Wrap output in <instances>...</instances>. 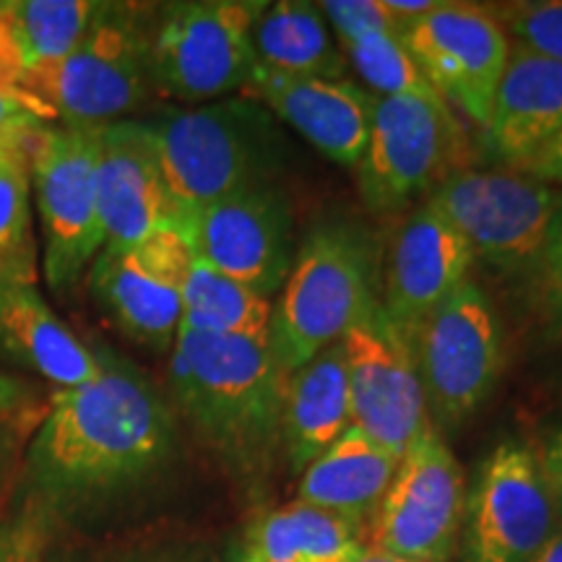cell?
Returning a JSON list of instances; mask_svg holds the SVG:
<instances>
[{"mask_svg": "<svg viewBox=\"0 0 562 562\" xmlns=\"http://www.w3.org/2000/svg\"><path fill=\"white\" fill-rule=\"evenodd\" d=\"M100 375L55 391L30 446V474L47 503L81 510L136 487L175 448V417L157 385L112 349Z\"/></svg>", "mask_w": 562, "mask_h": 562, "instance_id": "cell-1", "label": "cell"}, {"mask_svg": "<svg viewBox=\"0 0 562 562\" xmlns=\"http://www.w3.org/2000/svg\"><path fill=\"white\" fill-rule=\"evenodd\" d=\"M286 372L269 339L209 336L180 326L172 344L175 406L232 472L258 480L281 448Z\"/></svg>", "mask_w": 562, "mask_h": 562, "instance_id": "cell-2", "label": "cell"}, {"mask_svg": "<svg viewBox=\"0 0 562 562\" xmlns=\"http://www.w3.org/2000/svg\"><path fill=\"white\" fill-rule=\"evenodd\" d=\"M146 123L182 214L224 195L271 186L292 157L277 117L245 94Z\"/></svg>", "mask_w": 562, "mask_h": 562, "instance_id": "cell-3", "label": "cell"}, {"mask_svg": "<svg viewBox=\"0 0 562 562\" xmlns=\"http://www.w3.org/2000/svg\"><path fill=\"white\" fill-rule=\"evenodd\" d=\"M378 252L357 224L334 220L307 232L271 307L269 344L286 375L339 344L378 294Z\"/></svg>", "mask_w": 562, "mask_h": 562, "instance_id": "cell-4", "label": "cell"}, {"mask_svg": "<svg viewBox=\"0 0 562 562\" xmlns=\"http://www.w3.org/2000/svg\"><path fill=\"white\" fill-rule=\"evenodd\" d=\"M157 5L100 3L76 50L24 76L26 94L60 125H108L144 108L151 83Z\"/></svg>", "mask_w": 562, "mask_h": 562, "instance_id": "cell-5", "label": "cell"}, {"mask_svg": "<svg viewBox=\"0 0 562 562\" xmlns=\"http://www.w3.org/2000/svg\"><path fill=\"white\" fill-rule=\"evenodd\" d=\"M102 125H45L32 140L30 182L42 224V269L55 294H70L104 248L97 203Z\"/></svg>", "mask_w": 562, "mask_h": 562, "instance_id": "cell-6", "label": "cell"}, {"mask_svg": "<svg viewBox=\"0 0 562 562\" xmlns=\"http://www.w3.org/2000/svg\"><path fill=\"white\" fill-rule=\"evenodd\" d=\"M467 128L442 97H378L357 186L370 211L391 214L467 170Z\"/></svg>", "mask_w": 562, "mask_h": 562, "instance_id": "cell-7", "label": "cell"}, {"mask_svg": "<svg viewBox=\"0 0 562 562\" xmlns=\"http://www.w3.org/2000/svg\"><path fill=\"white\" fill-rule=\"evenodd\" d=\"M261 0H191L157 5L151 32L154 91L186 104L243 91L256 58L250 32Z\"/></svg>", "mask_w": 562, "mask_h": 562, "instance_id": "cell-8", "label": "cell"}, {"mask_svg": "<svg viewBox=\"0 0 562 562\" xmlns=\"http://www.w3.org/2000/svg\"><path fill=\"white\" fill-rule=\"evenodd\" d=\"M427 201L467 240L474 261L524 277L542 250L562 191L521 172L467 167L442 180Z\"/></svg>", "mask_w": 562, "mask_h": 562, "instance_id": "cell-9", "label": "cell"}, {"mask_svg": "<svg viewBox=\"0 0 562 562\" xmlns=\"http://www.w3.org/2000/svg\"><path fill=\"white\" fill-rule=\"evenodd\" d=\"M430 422L456 430L487 402L503 368L497 315L472 279L427 318L414 336Z\"/></svg>", "mask_w": 562, "mask_h": 562, "instance_id": "cell-10", "label": "cell"}, {"mask_svg": "<svg viewBox=\"0 0 562 562\" xmlns=\"http://www.w3.org/2000/svg\"><path fill=\"white\" fill-rule=\"evenodd\" d=\"M341 347L355 427L402 461L412 442L432 427L414 339L375 297L344 334Z\"/></svg>", "mask_w": 562, "mask_h": 562, "instance_id": "cell-11", "label": "cell"}, {"mask_svg": "<svg viewBox=\"0 0 562 562\" xmlns=\"http://www.w3.org/2000/svg\"><path fill=\"white\" fill-rule=\"evenodd\" d=\"M467 490L459 461L430 427L398 461L391 487L364 529V547L409 562H451Z\"/></svg>", "mask_w": 562, "mask_h": 562, "instance_id": "cell-12", "label": "cell"}, {"mask_svg": "<svg viewBox=\"0 0 562 562\" xmlns=\"http://www.w3.org/2000/svg\"><path fill=\"white\" fill-rule=\"evenodd\" d=\"M554 526L537 451L505 440L484 459L467 497L461 562H537Z\"/></svg>", "mask_w": 562, "mask_h": 562, "instance_id": "cell-13", "label": "cell"}, {"mask_svg": "<svg viewBox=\"0 0 562 562\" xmlns=\"http://www.w3.org/2000/svg\"><path fill=\"white\" fill-rule=\"evenodd\" d=\"M193 261L186 232L170 224L131 248H102L89 269V290L128 339L167 351L182 326V281Z\"/></svg>", "mask_w": 562, "mask_h": 562, "instance_id": "cell-14", "label": "cell"}, {"mask_svg": "<svg viewBox=\"0 0 562 562\" xmlns=\"http://www.w3.org/2000/svg\"><path fill=\"white\" fill-rule=\"evenodd\" d=\"M180 227L203 263L273 297L294 263L292 209L277 182L224 195L182 214Z\"/></svg>", "mask_w": 562, "mask_h": 562, "instance_id": "cell-15", "label": "cell"}, {"mask_svg": "<svg viewBox=\"0 0 562 562\" xmlns=\"http://www.w3.org/2000/svg\"><path fill=\"white\" fill-rule=\"evenodd\" d=\"M402 40L430 87L484 133L510 58L501 21L484 5L442 0L422 19L406 21Z\"/></svg>", "mask_w": 562, "mask_h": 562, "instance_id": "cell-16", "label": "cell"}, {"mask_svg": "<svg viewBox=\"0 0 562 562\" xmlns=\"http://www.w3.org/2000/svg\"><path fill=\"white\" fill-rule=\"evenodd\" d=\"M97 203L104 248H131L151 232L180 224L182 209L161 172L146 121L125 117L100 128Z\"/></svg>", "mask_w": 562, "mask_h": 562, "instance_id": "cell-17", "label": "cell"}, {"mask_svg": "<svg viewBox=\"0 0 562 562\" xmlns=\"http://www.w3.org/2000/svg\"><path fill=\"white\" fill-rule=\"evenodd\" d=\"M474 256L456 227L430 201L419 203L393 235L383 273V307L406 334L469 281Z\"/></svg>", "mask_w": 562, "mask_h": 562, "instance_id": "cell-18", "label": "cell"}, {"mask_svg": "<svg viewBox=\"0 0 562 562\" xmlns=\"http://www.w3.org/2000/svg\"><path fill=\"white\" fill-rule=\"evenodd\" d=\"M243 94L297 131L323 157L357 170L378 97L351 79L286 76L252 66Z\"/></svg>", "mask_w": 562, "mask_h": 562, "instance_id": "cell-19", "label": "cell"}, {"mask_svg": "<svg viewBox=\"0 0 562 562\" xmlns=\"http://www.w3.org/2000/svg\"><path fill=\"white\" fill-rule=\"evenodd\" d=\"M562 128V63L510 42L482 149L495 165L518 172Z\"/></svg>", "mask_w": 562, "mask_h": 562, "instance_id": "cell-20", "label": "cell"}, {"mask_svg": "<svg viewBox=\"0 0 562 562\" xmlns=\"http://www.w3.org/2000/svg\"><path fill=\"white\" fill-rule=\"evenodd\" d=\"M351 398L344 347L331 344L286 378L281 448L292 472H305L349 427Z\"/></svg>", "mask_w": 562, "mask_h": 562, "instance_id": "cell-21", "label": "cell"}, {"mask_svg": "<svg viewBox=\"0 0 562 562\" xmlns=\"http://www.w3.org/2000/svg\"><path fill=\"white\" fill-rule=\"evenodd\" d=\"M0 347L24 368L63 389L100 375V357L63 323L37 286L0 290Z\"/></svg>", "mask_w": 562, "mask_h": 562, "instance_id": "cell-22", "label": "cell"}, {"mask_svg": "<svg viewBox=\"0 0 562 562\" xmlns=\"http://www.w3.org/2000/svg\"><path fill=\"white\" fill-rule=\"evenodd\" d=\"M398 459L351 425L302 472L297 501L368 529L391 487Z\"/></svg>", "mask_w": 562, "mask_h": 562, "instance_id": "cell-23", "label": "cell"}, {"mask_svg": "<svg viewBox=\"0 0 562 562\" xmlns=\"http://www.w3.org/2000/svg\"><path fill=\"white\" fill-rule=\"evenodd\" d=\"M360 533V526L294 501L252 518L235 562H349Z\"/></svg>", "mask_w": 562, "mask_h": 562, "instance_id": "cell-24", "label": "cell"}, {"mask_svg": "<svg viewBox=\"0 0 562 562\" xmlns=\"http://www.w3.org/2000/svg\"><path fill=\"white\" fill-rule=\"evenodd\" d=\"M256 68L286 76L347 79V58L318 3L279 0L266 3L250 32Z\"/></svg>", "mask_w": 562, "mask_h": 562, "instance_id": "cell-25", "label": "cell"}, {"mask_svg": "<svg viewBox=\"0 0 562 562\" xmlns=\"http://www.w3.org/2000/svg\"><path fill=\"white\" fill-rule=\"evenodd\" d=\"M273 302L195 256L182 281V326L209 336L269 339Z\"/></svg>", "mask_w": 562, "mask_h": 562, "instance_id": "cell-26", "label": "cell"}, {"mask_svg": "<svg viewBox=\"0 0 562 562\" xmlns=\"http://www.w3.org/2000/svg\"><path fill=\"white\" fill-rule=\"evenodd\" d=\"M97 9V0H3L0 13L24 76L68 58L87 34Z\"/></svg>", "mask_w": 562, "mask_h": 562, "instance_id": "cell-27", "label": "cell"}, {"mask_svg": "<svg viewBox=\"0 0 562 562\" xmlns=\"http://www.w3.org/2000/svg\"><path fill=\"white\" fill-rule=\"evenodd\" d=\"M34 140V138H32ZM30 149L0 146V290L37 286V240L32 232Z\"/></svg>", "mask_w": 562, "mask_h": 562, "instance_id": "cell-28", "label": "cell"}, {"mask_svg": "<svg viewBox=\"0 0 562 562\" xmlns=\"http://www.w3.org/2000/svg\"><path fill=\"white\" fill-rule=\"evenodd\" d=\"M341 50L375 97H440L398 34H364L344 42Z\"/></svg>", "mask_w": 562, "mask_h": 562, "instance_id": "cell-29", "label": "cell"}, {"mask_svg": "<svg viewBox=\"0 0 562 562\" xmlns=\"http://www.w3.org/2000/svg\"><path fill=\"white\" fill-rule=\"evenodd\" d=\"M21 83L24 66L13 50L0 13V146H26L37 131L55 121L53 112L26 94Z\"/></svg>", "mask_w": 562, "mask_h": 562, "instance_id": "cell-30", "label": "cell"}, {"mask_svg": "<svg viewBox=\"0 0 562 562\" xmlns=\"http://www.w3.org/2000/svg\"><path fill=\"white\" fill-rule=\"evenodd\" d=\"M492 11V9H490ZM513 45L562 63V0H521L492 11Z\"/></svg>", "mask_w": 562, "mask_h": 562, "instance_id": "cell-31", "label": "cell"}, {"mask_svg": "<svg viewBox=\"0 0 562 562\" xmlns=\"http://www.w3.org/2000/svg\"><path fill=\"white\" fill-rule=\"evenodd\" d=\"M529 305L547 334L562 336V201L554 211L544 245L524 273Z\"/></svg>", "mask_w": 562, "mask_h": 562, "instance_id": "cell-32", "label": "cell"}, {"mask_svg": "<svg viewBox=\"0 0 562 562\" xmlns=\"http://www.w3.org/2000/svg\"><path fill=\"white\" fill-rule=\"evenodd\" d=\"M318 5L339 45L364 34H404V21L383 0H326Z\"/></svg>", "mask_w": 562, "mask_h": 562, "instance_id": "cell-33", "label": "cell"}, {"mask_svg": "<svg viewBox=\"0 0 562 562\" xmlns=\"http://www.w3.org/2000/svg\"><path fill=\"white\" fill-rule=\"evenodd\" d=\"M0 562H42V526L26 518L0 533Z\"/></svg>", "mask_w": 562, "mask_h": 562, "instance_id": "cell-34", "label": "cell"}, {"mask_svg": "<svg viewBox=\"0 0 562 562\" xmlns=\"http://www.w3.org/2000/svg\"><path fill=\"white\" fill-rule=\"evenodd\" d=\"M539 467H542L547 490H550L552 508L562 524V427L547 435L542 448L537 451Z\"/></svg>", "mask_w": 562, "mask_h": 562, "instance_id": "cell-35", "label": "cell"}, {"mask_svg": "<svg viewBox=\"0 0 562 562\" xmlns=\"http://www.w3.org/2000/svg\"><path fill=\"white\" fill-rule=\"evenodd\" d=\"M518 172L531 180L544 182V186H562V128Z\"/></svg>", "mask_w": 562, "mask_h": 562, "instance_id": "cell-36", "label": "cell"}, {"mask_svg": "<svg viewBox=\"0 0 562 562\" xmlns=\"http://www.w3.org/2000/svg\"><path fill=\"white\" fill-rule=\"evenodd\" d=\"M34 402H37V393L32 391L30 383L9 375V372H0V417L32 409Z\"/></svg>", "mask_w": 562, "mask_h": 562, "instance_id": "cell-37", "label": "cell"}, {"mask_svg": "<svg viewBox=\"0 0 562 562\" xmlns=\"http://www.w3.org/2000/svg\"><path fill=\"white\" fill-rule=\"evenodd\" d=\"M349 562H409V560H398V558H391V554L385 552H378V550H370V547H360V550L355 552V558Z\"/></svg>", "mask_w": 562, "mask_h": 562, "instance_id": "cell-38", "label": "cell"}, {"mask_svg": "<svg viewBox=\"0 0 562 562\" xmlns=\"http://www.w3.org/2000/svg\"><path fill=\"white\" fill-rule=\"evenodd\" d=\"M537 562H562V531L554 533L550 542H547Z\"/></svg>", "mask_w": 562, "mask_h": 562, "instance_id": "cell-39", "label": "cell"}]
</instances>
